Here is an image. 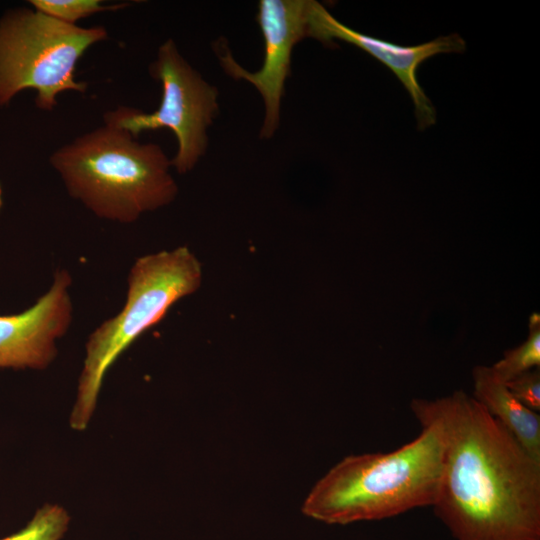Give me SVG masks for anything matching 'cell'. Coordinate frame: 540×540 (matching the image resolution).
<instances>
[{
	"label": "cell",
	"mask_w": 540,
	"mask_h": 540,
	"mask_svg": "<svg viewBox=\"0 0 540 540\" xmlns=\"http://www.w3.org/2000/svg\"><path fill=\"white\" fill-rule=\"evenodd\" d=\"M50 164L72 198L114 222L133 223L178 193L171 160L158 144L106 123L55 150Z\"/></svg>",
	"instance_id": "cell-3"
},
{
	"label": "cell",
	"mask_w": 540,
	"mask_h": 540,
	"mask_svg": "<svg viewBox=\"0 0 540 540\" xmlns=\"http://www.w3.org/2000/svg\"><path fill=\"white\" fill-rule=\"evenodd\" d=\"M310 0H260L256 15L263 39L264 59L255 72L244 69L223 44L216 52L223 70L232 78L252 84L260 93L265 114L261 139H271L280 125L281 102L291 74L294 47L308 37Z\"/></svg>",
	"instance_id": "cell-7"
},
{
	"label": "cell",
	"mask_w": 540,
	"mask_h": 540,
	"mask_svg": "<svg viewBox=\"0 0 540 540\" xmlns=\"http://www.w3.org/2000/svg\"><path fill=\"white\" fill-rule=\"evenodd\" d=\"M308 37L326 45L336 40L350 43L389 68L410 94L420 130L436 122V111L417 79L419 66L437 54L461 53L466 46L457 34L438 37L416 46L397 45L353 30L333 17L321 3L313 0L309 4Z\"/></svg>",
	"instance_id": "cell-9"
},
{
	"label": "cell",
	"mask_w": 540,
	"mask_h": 540,
	"mask_svg": "<svg viewBox=\"0 0 540 540\" xmlns=\"http://www.w3.org/2000/svg\"><path fill=\"white\" fill-rule=\"evenodd\" d=\"M72 278L58 269L46 293L18 314L0 315V369H46L57 356L56 342L72 322Z\"/></svg>",
	"instance_id": "cell-8"
},
{
	"label": "cell",
	"mask_w": 540,
	"mask_h": 540,
	"mask_svg": "<svg viewBox=\"0 0 540 540\" xmlns=\"http://www.w3.org/2000/svg\"><path fill=\"white\" fill-rule=\"evenodd\" d=\"M473 398L535 459L540 460V416L524 406L499 380L491 367L472 371Z\"/></svg>",
	"instance_id": "cell-10"
},
{
	"label": "cell",
	"mask_w": 540,
	"mask_h": 540,
	"mask_svg": "<svg viewBox=\"0 0 540 540\" xmlns=\"http://www.w3.org/2000/svg\"><path fill=\"white\" fill-rule=\"evenodd\" d=\"M150 74L161 83L159 107L152 113L121 106L108 111L104 123L127 130L135 138L144 131L170 129L177 140L171 166L190 172L208 148V128L219 112L218 89L206 81L179 52L175 41L160 45Z\"/></svg>",
	"instance_id": "cell-6"
},
{
	"label": "cell",
	"mask_w": 540,
	"mask_h": 540,
	"mask_svg": "<svg viewBox=\"0 0 540 540\" xmlns=\"http://www.w3.org/2000/svg\"><path fill=\"white\" fill-rule=\"evenodd\" d=\"M70 522L69 512L63 506L46 503L35 511L25 526L0 540H62Z\"/></svg>",
	"instance_id": "cell-12"
},
{
	"label": "cell",
	"mask_w": 540,
	"mask_h": 540,
	"mask_svg": "<svg viewBox=\"0 0 540 540\" xmlns=\"http://www.w3.org/2000/svg\"><path fill=\"white\" fill-rule=\"evenodd\" d=\"M202 282V266L187 246L139 257L128 275L121 311L88 337L69 425L87 429L97 406L104 377L118 357L172 305L193 294Z\"/></svg>",
	"instance_id": "cell-4"
},
{
	"label": "cell",
	"mask_w": 540,
	"mask_h": 540,
	"mask_svg": "<svg viewBox=\"0 0 540 540\" xmlns=\"http://www.w3.org/2000/svg\"><path fill=\"white\" fill-rule=\"evenodd\" d=\"M103 26L83 28L25 7L0 17V106L25 89L36 91L35 104L52 111L57 96L71 90L85 93L87 83L75 79L79 59L106 40Z\"/></svg>",
	"instance_id": "cell-5"
},
{
	"label": "cell",
	"mask_w": 540,
	"mask_h": 540,
	"mask_svg": "<svg viewBox=\"0 0 540 540\" xmlns=\"http://www.w3.org/2000/svg\"><path fill=\"white\" fill-rule=\"evenodd\" d=\"M2 205H3V191H2L1 184H0V210L2 208Z\"/></svg>",
	"instance_id": "cell-15"
},
{
	"label": "cell",
	"mask_w": 540,
	"mask_h": 540,
	"mask_svg": "<svg viewBox=\"0 0 540 540\" xmlns=\"http://www.w3.org/2000/svg\"><path fill=\"white\" fill-rule=\"evenodd\" d=\"M411 410L420 434L390 452L349 455L313 486L304 515L331 525L383 520L435 502L444 463L445 429L415 398Z\"/></svg>",
	"instance_id": "cell-2"
},
{
	"label": "cell",
	"mask_w": 540,
	"mask_h": 540,
	"mask_svg": "<svg viewBox=\"0 0 540 540\" xmlns=\"http://www.w3.org/2000/svg\"><path fill=\"white\" fill-rule=\"evenodd\" d=\"M445 429L432 507L455 540H540V460L462 390L427 400Z\"/></svg>",
	"instance_id": "cell-1"
},
{
	"label": "cell",
	"mask_w": 540,
	"mask_h": 540,
	"mask_svg": "<svg viewBox=\"0 0 540 540\" xmlns=\"http://www.w3.org/2000/svg\"><path fill=\"white\" fill-rule=\"evenodd\" d=\"M540 365V317H530L529 336L516 348L504 352L503 358L490 366L495 376L506 383L516 376Z\"/></svg>",
	"instance_id": "cell-11"
},
{
	"label": "cell",
	"mask_w": 540,
	"mask_h": 540,
	"mask_svg": "<svg viewBox=\"0 0 540 540\" xmlns=\"http://www.w3.org/2000/svg\"><path fill=\"white\" fill-rule=\"evenodd\" d=\"M29 3L35 10L72 25L96 13L126 6V3L106 5L101 0H30Z\"/></svg>",
	"instance_id": "cell-13"
},
{
	"label": "cell",
	"mask_w": 540,
	"mask_h": 540,
	"mask_svg": "<svg viewBox=\"0 0 540 540\" xmlns=\"http://www.w3.org/2000/svg\"><path fill=\"white\" fill-rule=\"evenodd\" d=\"M510 392L527 408L540 410L539 368L524 372L505 383Z\"/></svg>",
	"instance_id": "cell-14"
}]
</instances>
